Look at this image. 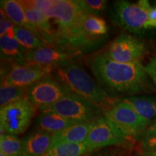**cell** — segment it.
<instances>
[{
    "mask_svg": "<svg viewBox=\"0 0 156 156\" xmlns=\"http://www.w3.org/2000/svg\"><path fill=\"white\" fill-rule=\"evenodd\" d=\"M88 65L99 83L110 94L132 96L155 90L154 83L141 62L120 63L102 53L89 59Z\"/></svg>",
    "mask_w": 156,
    "mask_h": 156,
    "instance_id": "obj_1",
    "label": "cell"
},
{
    "mask_svg": "<svg viewBox=\"0 0 156 156\" xmlns=\"http://www.w3.org/2000/svg\"><path fill=\"white\" fill-rule=\"evenodd\" d=\"M31 3L50 20H54L53 23L56 25L54 46L71 48V45L79 36L82 19L86 12L80 1L33 0Z\"/></svg>",
    "mask_w": 156,
    "mask_h": 156,
    "instance_id": "obj_2",
    "label": "cell"
},
{
    "mask_svg": "<svg viewBox=\"0 0 156 156\" xmlns=\"http://www.w3.org/2000/svg\"><path fill=\"white\" fill-rule=\"evenodd\" d=\"M53 72L56 73L58 80L70 92L101 106L104 111L118 101L107 93L73 59L57 64Z\"/></svg>",
    "mask_w": 156,
    "mask_h": 156,
    "instance_id": "obj_3",
    "label": "cell"
},
{
    "mask_svg": "<svg viewBox=\"0 0 156 156\" xmlns=\"http://www.w3.org/2000/svg\"><path fill=\"white\" fill-rule=\"evenodd\" d=\"M39 111L40 113L51 112L81 122L95 121L103 116L105 112L101 106L73 93H67L56 103Z\"/></svg>",
    "mask_w": 156,
    "mask_h": 156,
    "instance_id": "obj_4",
    "label": "cell"
},
{
    "mask_svg": "<svg viewBox=\"0 0 156 156\" xmlns=\"http://www.w3.org/2000/svg\"><path fill=\"white\" fill-rule=\"evenodd\" d=\"M151 7L145 0L136 3L116 1L110 7V16L116 25L129 32L140 34L145 29Z\"/></svg>",
    "mask_w": 156,
    "mask_h": 156,
    "instance_id": "obj_5",
    "label": "cell"
},
{
    "mask_svg": "<svg viewBox=\"0 0 156 156\" xmlns=\"http://www.w3.org/2000/svg\"><path fill=\"white\" fill-rule=\"evenodd\" d=\"M37 109L26 98L1 108V135L7 133L17 136L25 132L36 116Z\"/></svg>",
    "mask_w": 156,
    "mask_h": 156,
    "instance_id": "obj_6",
    "label": "cell"
},
{
    "mask_svg": "<svg viewBox=\"0 0 156 156\" xmlns=\"http://www.w3.org/2000/svg\"><path fill=\"white\" fill-rule=\"evenodd\" d=\"M104 116L128 138L140 135L151 124L122 99L105 111Z\"/></svg>",
    "mask_w": 156,
    "mask_h": 156,
    "instance_id": "obj_7",
    "label": "cell"
},
{
    "mask_svg": "<svg viewBox=\"0 0 156 156\" xmlns=\"http://www.w3.org/2000/svg\"><path fill=\"white\" fill-rule=\"evenodd\" d=\"M71 93L51 75L26 88V98L39 110L56 103L67 93Z\"/></svg>",
    "mask_w": 156,
    "mask_h": 156,
    "instance_id": "obj_8",
    "label": "cell"
},
{
    "mask_svg": "<svg viewBox=\"0 0 156 156\" xmlns=\"http://www.w3.org/2000/svg\"><path fill=\"white\" fill-rule=\"evenodd\" d=\"M147 48L145 43L132 35L122 33L109 44L104 52L111 59L120 63L140 62Z\"/></svg>",
    "mask_w": 156,
    "mask_h": 156,
    "instance_id": "obj_9",
    "label": "cell"
},
{
    "mask_svg": "<svg viewBox=\"0 0 156 156\" xmlns=\"http://www.w3.org/2000/svg\"><path fill=\"white\" fill-rule=\"evenodd\" d=\"M129 138L122 134L104 115L95 120L93 127L84 142L93 151L124 143Z\"/></svg>",
    "mask_w": 156,
    "mask_h": 156,
    "instance_id": "obj_10",
    "label": "cell"
},
{
    "mask_svg": "<svg viewBox=\"0 0 156 156\" xmlns=\"http://www.w3.org/2000/svg\"><path fill=\"white\" fill-rule=\"evenodd\" d=\"M80 54V52L69 48L47 46L37 49L26 51L24 55V64L54 68L59 63L73 59Z\"/></svg>",
    "mask_w": 156,
    "mask_h": 156,
    "instance_id": "obj_11",
    "label": "cell"
},
{
    "mask_svg": "<svg viewBox=\"0 0 156 156\" xmlns=\"http://www.w3.org/2000/svg\"><path fill=\"white\" fill-rule=\"evenodd\" d=\"M54 68L27 64H14L2 84L20 87H30L53 73Z\"/></svg>",
    "mask_w": 156,
    "mask_h": 156,
    "instance_id": "obj_12",
    "label": "cell"
},
{
    "mask_svg": "<svg viewBox=\"0 0 156 156\" xmlns=\"http://www.w3.org/2000/svg\"><path fill=\"white\" fill-rule=\"evenodd\" d=\"M95 122L92 121L79 123L53 134L50 147L63 144L84 143L94 126Z\"/></svg>",
    "mask_w": 156,
    "mask_h": 156,
    "instance_id": "obj_13",
    "label": "cell"
},
{
    "mask_svg": "<svg viewBox=\"0 0 156 156\" xmlns=\"http://www.w3.org/2000/svg\"><path fill=\"white\" fill-rule=\"evenodd\" d=\"M52 134L37 129L22 139V151L20 156H41L51 147Z\"/></svg>",
    "mask_w": 156,
    "mask_h": 156,
    "instance_id": "obj_14",
    "label": "cell"
},
{
    "mask_svg": "<svg viewBox=\"0 0 156 156\" xmlns=\"http://www.w3.org/2000/svg\"><path fill=\"white\" fill-rule=\"evenodd\" d=\"M83 122L65 118L51 112L41 113L36 120L38 129L50 134H54L66 128Z\"/></svg>",
    "mask_w": 156,
    "mask_h": 156,
    "instance_id": "obj_15",
    "label": "cell"
},
{
    "mask_svg": "<svg viewBox=\"0 0 156 156\" xmlns=\"http://www.w3.org/2000/svg\"><path fill=\"white\" fill-rule=\"evenodd\" d=\"M122 100L152 124L156 122V98L146 95L125 96Z\"/></svg>",
    "mask_w": 156,
    "mask_h": 156,
    "instance_id": "obj_16",
    "label": "cell"
},
{
    "mask_svg": "<svg viewBox=\"0 0 156 156\" xmlns=\"http://www.w3.org/2000/svg\"><path fill=\"white\" fill-rule=\"evenodd\" d=\"M1 9H2L5 12L7 18L16 26L30 29L37 33L34 27L28 23L24 9L20 1H16V0L1 1Z\"/></svg>",
    "mask_w": 156,
    "mask_h": 156,
    "instance_id": "obj_17",
    "label": "cell"
},
{
    "mask_svg": "<svg viewBox=\"0 0 156 156\" xmlns=\"http://www.w3.org/2000/svg\"><path fill=\"white\" fill-rule=\"evenodd\" d=\"M2 59L15 62L14 64H24L25 51L15 38L5 36L0 38Z\"/></svg>",
    "mask_w": 156,
    "mask_h": 156,
    "instance_id": "obj_18",
    "label": "cell"
},
{
    "mask_svg": "<svg viewBox=\"0 0 156 156\" xmlns=\"http://www.w3.org/2000/svg\"><path fill=\"white\" fill-rule=\"evenodd\" d=\"M15 38L25 51H31L50 46L43 37L30 29L15 26Z\"/></svg>",
    "mask_w": 156,
    "mask_h": 156,
    "instance_id": "obj_19",
    "label": "cell"
},
{
    "mask_svg": "<svg viewBox=\"0 0 156 156\" xmlns=\"http://www.w3.org/2000/svg\"><path fill=\"white\" fill-rule=\"evenodd\" d=\"M93 152L84 143L63 144L50 147L41 156H83Z\"/></svg>",
    "mask_w": 156,
    "mask_h": 156,
    "instance_id": "obj_20",
    "label": "cell"
},
{
    "mask_svg": "<svg viewBox=\"0 0 156 156\" xmlns=\"http://www.w3.org/2000/svg\"><path fill=\"white\" fill-rule=\"evenodd\" d=\"M26 98V88L9 85H1L0 88V107L1 108Z\"/></svg>",
    "mask_w": 156,
    "mask_h": 156,
    "instance_id": "obj_21",
    "label": "cell"
},
{
    "mask_svg": "<svg viewBox=\"0 0 156 156\" xmlns=\"http://www.w3.org/2000/svg\"><path fill=\"white\" fill-rule=\"evenodd\" d=\"M21 151L22 140L13 134H2L0 136V152L7 156H20Z\"/></svg>",
    "mask_w": 156,
    "mask_h": 156,
    "instance_id": "obj_22",
    "label": "cell"
},
{
    "mask_svg": "<svg viewBox=\"0 0 156 156\" xmlns=\"http://www.w3.org/2000/svg\"><path fill=\"white\" fill-rule=\"evenodd\" d=\"M80 2L87 12L93 15L101 12L106 7V1L104 0H81Z\"/></svg>",
    "mask_w": 156,
    "mask_h": 156,
    "instance_id": "obj_23",
    "label": "cell"
},
{
    "mask_svg": "<svg viewBox=\"0 0 156 156\" xmlns=\"http://www.w3.org/2000/svg\"><path fill=\"white\" fill-rule=\"evenodd\" d=\"M15 26L16 25L8 18L2 20L0 23V36H7L10 38H15Z\"/></svg>",
    "mask_w": 156,
    "mask_h": 156,
    "instance_id": "obj_24",
    "label": "cell"
},
{
    "mask_svg": "<svg viewBox=\"0 0 156 156\" xmlns=\"http://www.w3.org/2000/svg\"><path fill=\"white\" fill-rule=\"evenodd\" d=\"M141 145L143 151H156V134L142 136Z\"/></svg>",
    "mask_w": 156,
    "mask_h": 156,
    "instance_id": "obj_25",
    "label": "cell"
},
{
    "mask_svg": "<svg viewBox=\"0 0 156 156\" xmlns=\"http://www.w3.org/2000/svg\"><path fill=\"white\" fill-rule=\"evenodd\" d=\"M146 73L156 86V52L148 63L144 66Z\"/></svg>",
    "mask_w": 156,
    "mask_h": 156,
    "instance_id": "obj_26",
    "label": "cell"
},
{
    "mask_svg": "<svg viewBox=\"0 0 156 156\" xmlns=\"http://www.w3.org/2000/svg\"><path fill=\"white\" fill-rule=\"evenodd\" d=\"M156 28V7H151L148 15V21L145 25V29Z\"/></svg>",
    "mask_w": 156,
    "mask_h": 156,
    "instance_id": "obj_27",
    "label": "cell"
},
{
    "mask_svg": "<svg viewBox=\"0 0 156 156\" xmlns=\"http://www.w3.org/2000/svg\"><path fill=\"white\" fill-rule=\"evenodd\" d=\"M154 134H156V122L153 123V124H151L143 132L142 136L154 135Z\"/></svg>",
    "mask_w": 156,
    "mask_h": 156,
    "instance_id": "obj_28",
    "label": "cell"
},
{
    "mask_svg": "<svg viewBox=\"0 0 156 156\" xmlns=\"http://www.w3.org/2000/svg\"><path fill=\"white\" fill-rule=\"evenodd\" d=\"M94 152V151H93ZM109 154H108V153H93V152H91V153H88L87 154H85V155H84L83 156H108Z\"/></svg>",
    "mask_w": 156,
    "mask_h": 156,
    "instance_id": "obj_29",
    "label": "cell"
},
{
    "mask_svg": "<svg viewBox=\"0 0 156 156\" xmlns=\"http://www.w3.org/2000/svg\"><path fill=\"white\" fill-rule=\"evenodd\" d=\"M142 156H156V151H144Z\"/></svg>",
    "mask_w": 156,
    "mask_h": 156,
    "instance_id": "obj_30",
    "label": "cell"
},
{
    "mask_svg": "<svg viewBox=\"0 0 156 156\" xmlns=\"http://www.w3.org/2000/svg\"><path fill=\"white\" fill-rule=\"evenodd\" d=\"M0 156H7V155H5L3 153H2V152H0Z\"/></svg>",
    "mask_w": 156,
    "mask_h": 156,
    "instance_id": "obj_31",
    "label": "cell"
}]
</instances>
